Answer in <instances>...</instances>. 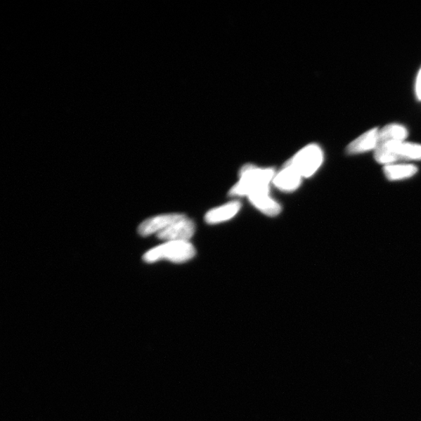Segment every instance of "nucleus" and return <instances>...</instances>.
<instances>
[{"label": "nucleus", "instance_id": "nucleus-13", "mask_svg": "<svg viewBox=\"0 0 421 421\" xmlns=\"http://www.w3.org/2000/svg\"><path fill=\"white\" fill-rule=\"evenodd\" d=\"M415 95L420 101H421V68L417 74L415 82Z\"/></svg>", "mask_w": 421, "mask_h": 421}, {"label": "nucleus", "instance_id": "nucleus-4", "mask_svg": "<svg viewBox=\"0 0 421 421\" xmlns=\"http://www.w3.org/2000/svg\"><path fill=\"white\" fill-rule=\"evenodd\" d=\"M322 148L315 144L306 145L287 162L302 177L308 178L315 174L323 162Z\"/></svg>", "mask_w": 421, "mask_h": 421}, {"label": "nucleus", "instance_id": "nucleus-7", "mask_svg": "<svg viewBox=\"0 0 421 421\" xmlns=\"http://www.w3.org/2000/svg\"><path fill=\"white\" fill-rule=\"evenodd\" d=\"M380 129L375 127L355 138L347 145L348 155H359L375 150L380 146Z\"/></svg>", "mask_w": 421, "mask_h": 421}, {"label": "nucleus", "instance_id": "nucleus-8", "mask_svg": "<svg viewBox=\"0 0 421 421\" xmlns=\"http://www.w3.org/2000/svg\"><path fill=\"white\" fill-rule=\"evenodd\" d=\"M302 178L294 167L287 163L280 172L275 175L273 181L277 188L283 191L290 192L299 187Z\"/></svg>", "mask_w": 421, "mask_h": 421}, {"label": "nucleus", "instance_id": "nucleus-10", "mask_svg": "<svg viewBox=\"0 0 421 421\" xmlns=\"http://www.w3.org/2000/svg\"><path fill=\"white\" fill-rule=\"evenodd\" d=\"M241 204L238 201L227 203L218 208L212 209L206 214L205 221L209 224H217L226 222L233 218L239 212Z\"/></svg>", "mask_w": 421, "mask_h": 421}, {"label": "nucleus", "instance_id": "nucleus-6", "mask_svg": "<svg viewBox=\"0 0 421 421\" xmlns=\"http://www.w3.org/2000/svg\"><path fill=\"white\" fill-rule=\"evenodd\" d=\"M184 217L183 214L172 213L149 218L140 224L138 231L141 237L157 235Z\"/></svg>", "mask_w": 421, "mask_h": 421}, {"label": "nucleus", "instance_id": "nucleus-3", "mask_svg": "<svg viewBox=\"0 0 421 421\" xmlns=\"http://www.w3.org/2000/svg\"><path fill=\"white\" fill-rule=\"evenodd\" d=\"M195 254V248L189 241H168L149 250L143 255V260L147 263H154L160 260L183 263L190 261Z\"/></svg>", "mask_w": 421, "mask_h": 421}, {"label": "nucleus", "instance_id": "nucleus-11", "mask_svg": "<svg viewBox=\"0 0 421 421\" xmlns=\"http://www.w3.org/2000/svg\"><path fill=\"white\" fill-rule=\"evenodd\" d=\"M417 173V167L413 164H391L384 166V174L389 181L408 179Z\"/></svg>", "mask_w": 421, "mask_h": 421}, {"label": "nucleus", "instance_id": "nucleus-9", "mask_svg": "<svg viewBox=\"0 0 421 421\" xmlns=\"http://www.w3.org/2000/svg\"><path fill=\"white\" fill-rule=\"evenodd\" d=\"M248 198L257 209L268 216H276L282 211L281 205L270 197L269 190L255 193Z\"/></svg>", "mask_w": 421, "mask_h": 421}, {"label": "nucleus", "instance_id": "nucleus-2", "mask_svg": "<svg viewBox=\"0 0 421 421\" xmlns=\"http://www.w3.org/2000/svg\"><path fill=\"white\" fill-rule=\"evenodd\" d=\"M375 160L384 166L399 161L421 160V145L405 141L387 143L378 146L375 153Z\"/></svg>", "mask_w": 421, "mask_h": 421}, {"label": "nucleus", "instance_id": "nucleus-12", "mask_svg": "<svg viewBox=\"0 0 421 421\" xmlns=\"http://www.w3.org/2000/svg\"><path fill=\"white\" fill-rule=\"evenodd\" d=\"M408 137V131L406 127L401 124H388L380 129V145L387 144V143L405 141Z\"/></svg>", "mask_w": 421, "mask_h": 421}, {"label": "nucleus", "instance_id": "nucleus-5", "mask_svg": "<svg viewBox=\"0 0 421 421\" xmlns=\"http://www.w3.org/2000/svg\"><path fill=\"white\" fill-rule=\"evenodd\" d=\"M195 232V225L186 216L156 235L158 239L168 241H189Z\"/></svg>", "mask_w": 421, "mask_h": 421}, {"label": "nucleus", "instance_id": "nucleus-1", "mask_svg": "<svg viewBox=\"0 0 421 421\" xmlns=\"http://www.w3.org/2000/svg\"><path fill=\"white\" fill-rule=\"evenodd\" d=\"M273 169H261L252 165L242 169L240 181L231 190V196H247L269 190V184L275 177Z\"/></svg>", "mask_w": 421, "mask_h": 421}]
</instances>
